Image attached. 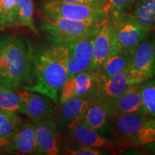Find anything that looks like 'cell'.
<instances>
[{
    "mask_svg": "<svg viewBox=\"0 0 155 155\" xmlns=\"http://www.w3.org/2000/svg\"><path fill=\"white\" fill-rule=\"evenodd\" d=\"M31 55L35 83L23 89L45 95L57 105L62 88L68 78L66 47L52 44L38 50L31 48Z\"/></svg>",
    "mask_w": 155,
    "mask_h": 155,
    "instance_id": "cell-1",
    "label": "cell"
},
{
    "mask_svg": "<svg viewBox=\"0 0 155 155\" xmlns=\"http://www.w3.org/2000/svg\"><path fill=\"white\" fill-rule=\"evenodd\" d=\"M33 72L31 47L22 36L6 34L0 37V83L16 89L32 83Z\"/></svg>",
    "mask_w": 155,
    "mask_h": 155,
    "instance_id": "cell-2",
    "label": "cell"
},
{
    "mask_svg": "<svg viewBox=\"0 0 155 155\" xmlns=\"http://www.w3.org/2000/svg\"><path fill=\"white\" fill-rule=\"evenodd\" d=\"M101 26L61 17L43 16L41 29L53 45H68L96 35Z\"/></svg>",
    "mask_w": 155,
    "mask_h": 155,
    "instance_id": "cell-3",
    "label": "cell"
},
{
    "mask_svg": "<svg viewBox=\"0 0 155 155\" xmlns=\"http://www.w3.org/2000/svg\"><path fill=\"white\" fill-rule=\"evenodd\" d=\"M108 19L113 32L111 53L121 50H134L148 37L150 32L149 29L136 21L129 13L109 10Z\"/></svg>",
    "mask_w": 155,
    "mask_h": 155,
    "instance_id": "cell-4",
    "label": "cell"
},
{
    "mask_svg": "<svg viewBox=\"0 0 155 155\" xmlns=\"http://www.w3.org/2000/svg\"><path fill=\"white\" fill-rule=\"evenodd\" d=\"M43 16L61 17L71 20L90 23L101 26L108 16V6L93 7L80 4L45 1L41 6Z\"/></svg>",
    "mask_w": 155,
    "mask_h": 155,
    "instance_id": "cell-5",
    "label": "cell"
},
{
    "mask_svg": "<svg viewBox=\"0 0 155 155\" xmlns=\"http://www.w3.org/2000/svg\"><path fill=\"white\" fill-rule=\"evenodd\" d=\"M150 118L142 113L121 114L110 116L108 124L113 137L112 147L116 145L122 148L137 145V133Z\"/></svg>",
    "mask_w": 155,
    "mask_h": 155,
    "instance_id": "cell-6",
    "label": "cell"
},
{
    "mask_svg": "<svg viewBox=\"0 0 155 155\" xmlns=\"http://www.w3.org/2000/svg\"><path fill=\"white\" fill-rule=\"evenodd\" d=\"M127 71L132 85L155 78V57L152 40L148 37L133 50Z\"/></svg>",
    "mask_w": 155,
    "mask_h": 155,
    "instance_id": "cell-7",
    "label": "cell"
},
{
    "mask_svg": "<svg viewBox=\"0 0 155 155\" xmlns=\"http://www.w3.org/2000/svg\"><path fill=\"white\" fill-rule=\"evenodd\" d=\"M20 99L19 112L31 118L34 121L53 119L55 110L52 100L45 95L28 90L18 92Z\"/></svg>",
    "mask_w": 155,
    "mask_h": 155,
    "instance_id": "cell-8",
    "label": "cell"
},
{
    "mask_svg": "<svg viewBox=\"0 0 155 155\" xmlns=\"http://www.w3.org/2000/svg\"><path fill=\"white\" fill-rule=\"evenodd\" d=\"M131 85L132 84L127 69L110 78L101 76L96 73L94 88L88 98L105 103L112 102Z\"/></svg>",
    "mask_w": 155,
    "mask_h": 155,
    "instance_id": "cell-9",
    "label": "cell"
},
{
    "mask_svg": "<svg viewBox=\"0 0 155 155\" xmlns=\"http://www.w3.org/2000/svg\"><path fill=\"white\" fill-rule=\"evenodd\" d=\"M93 39L94 37L83 39L65 46L68 55L67 63L68 78L90 70Z\"/></svg>",
    "mask_w": 155,
    "mask_h": 155,
    "instance_id": "cell-10",
    "label": "cell"
},
{
    "mask_svg": "<svg viewBox=\"0 0 155 155\" xmlns=\"http://www.w3.org/2000/svg\"><path fill=\"white\" fill-rule=\"evenodd\" d=\"M37 154L57 155L60 153L59 128L53 119L34 121Z\"/></svg>",
    "mask_w": 155,
    "mask_h": 155,
    "instance_id": "cell-11",
    "label": "cell"
},
{
    "mask_svg": "<svg viewBox=\"0 0 155 155\" xmlns=\"http://www.w3.org/2000/svg\"><path fill=\"white\" fill-rule=\"evenodd\" d=\"M96 72L86 71L68 78L64 83L59 96V103H64L78 96H90L96 83Z\"/></svg>",
    "mask_w": 155,
    "mask_h": 155,
    "instance_id": "cell-12",
    "label": "cell"
},
{
    "mask_svg": "<svg viewBox=\"0 0 155 155\" xmlns=\"http://www.w3.org/2000/svg\"><path fill=\"white\" fill-rule=\"evenodd\" d=\"M113 45V32L108 16L96 35L92 43V59L91 71H96L99 69L106 58L109 56Z\"/></svg>",
    "mask_w": 155,
    "mask_h": 155,
    "instance_id": "cell-13",
    "label": "cell"
},
{
    "mask_svg": "<svg viewBox=\"0 0 155 155\" xmlns=\"http://www.w3.org/2000/svg\"><path fill=\"white\" fill-rule=\"evenodd\" d=\"M90 104L87 96H78L62 103L58 114V126L61 131L66 130L83 119Z\"/></svg>",
    "mask_w": 155,
    "mask_h": 155,
    "instance_id": "cell-14",
    "label": "cell"
},
{
    "mask_svg": "<svg viewBox=\"0 0 155 155\" xmlns=\"http://www.w3.org/2000/svg\"><path fill=\"white\" fill-rule=\"evenodd\" d=\"M141 83L131 85L114 101L106 103L108 116L128 113H142L140 88Z\"/></svg>",
    "mask_w": 155,
    "mask_h": 155,
    "instance_id": "cell-15",
    "label": "cell"
},
{
    "mask_svg": "<svg viewBox=\"0 0 155 155\" xmlns=\"http://www.w3.org/2000/svg\"><path fill=\"white\" fill-rule=\"evenodd\" d=\"M7 151L16 154H37L34 122L22 124L12 137Z\"/></svg>",
    "mask_w": 155,
    "mask_h": 155,
    "instance_id": "cell-16",
    "label": "cell"
},
{
    "mask_svg": "<svg viewBox=\"0 0 155 155\" xmlns=\"http://www.w3.org/2000/svg\"><path fill=\"white\" fill-rule=\"evenodd\" d=\"M68 130L75 142L94 148H113L111 141L100 134L98 131L86 124L83 120L77 121L70 127Z\"/></svg>",
    "mask_w": 155,
    "mask_h": 155,
    "instance_id": "cell-17",
    "label": "cell"
},
{
    "mask_svg": "<svg viewBox=\"0 0 155 155\" xmlns=\"http://www.w3.org/2000/svg\"><path fill=\"white\" fill-rule=\"evenodd\" d=\"M133 50H121L112 52L96 71L101 76L110 78L125 71L130 63Z\"/></svg>",
    "mask_w": 155,
    "mask_h": 155,
    "instance_id": "cell-18",
    "label": "cell"
},
{
    "mask_svg": "<svg viewBox=\"0 0 155 155\" xmlns=\"http://www.w3.org/2000/svg\"><path fill=\"white\" fill-rule=\"evenodd\" d=\"M107 104L98 99H90V104L83 117V121L95 130L101 131L108 124Z\"/></svg>",
    "mask_w": 155,
    "mask_h": 155,
    "instance_id": "cell-19",
    "label": "cell"
},
{
    "mask_svg": "<svg viewBox=\"0 0 155 155\" xmlns=\"http://www.w3.org/2000/svg\"><path fill=\"white\" fill-rule=\"evenodd\" d=\"M129 14L150 31L155 30V0H137Z\"/></svg>",
    "mask_w": 155,
    "mask_h": 155,
    "instance_id": "cell-20",
    "label": "cell"
},
{
    "mask_svg": "<svg viewBox=\"0 0 155 155\" xmlns=\"http://www.w3.org/2000/svg\"><path fill=\"white\" fill-rule=\"evenodd\" d=\"M33 0H17V15L15 27H25L38 35V30L34 24Z\"/></svg>",
    "mask_w": 155,
    "mask_h": 155,
    "instance_id": "cell-21",
    "label": "cell"
},
{
    "mask_svg": "<svg viewBox=\"0 0 155 155\" xmlns=\"http://www.w3.org/2000/svg\"><path fill=\"white\" fill-rule=\"evenodd\" d=\"M140 94L142 114L155 117V78L141 83Z\"/></svg>",
    "mask_w": 155,
    "mask_h": 155,
    "instance_id": "cell-22",
    "label": "cell"
},
{
    "mask_svg": "<svg viewBox=\"0 0 155 155\" xmlns=\"http://www.w3.org/2000/svg\"><path fill=\"white\" fill-rule=\"evenodd\" d=\"M22 124L17 112L0 111V137L10 139Z\"/></svg>",
    "mask_w": 155,
    "mask_h": 155,
    "instance_id": "cell-23",
    "label": "cell"
},
{
    "mask_svg": "<svg viewBox=\"0 0 155 155\" xmlns=\"http://www.w3.org/2000/svg\"><path fill=\"white\" fill-rule=\"evenodd\" d=\"M20 99L15 88L0 83V111H19Z\"/></svg>",
    "mask_w": 155,
    "mask_h": 155,
    "instance_id": "cell-24",
    "label": "cell"
},
{
    "mask_svg": "<svg viewBox=\"0 0 155 155\" xmlns=\"http://www.w3.org/2000/svg\"><path fill=\"white\" fill-rule=\"evenodd\" d=\"M17 15V0H3L0 5V28L15 27Z\"/></svg>",
    "mask_w": 155,
    "mask_h": 155,
    "instance_id": "cell-25",
    "label": "cell"
},
{
    "mask_svg": "<svg viewBox=\"0 0 155 155\" xmlns=\"http://www.w3.org/2000/svg\"><path fill=\"white\" fill-rule=\"evenodd\" d=\"M155 141V119L151 117L143 124L137 135V144H151Z\"/></svg>",
    "mask_w": 155,
    "mask_h": 155,
    "instance_id": "cell-26",
    "label": "cell"
},
{
    "mask_svg": "<svg viewBox=\"0 0 155 155\" xmlns=\"http://www.w3.org/2000/svg\"><path fill=\"white\" fill-rule=\"evenodd\" d=\"M137 0H107L110 11L120 13H129Z\"/></svg>",
    "mask_w": 155,
    "mask_h": 155,
    "instance_id": "cell-27",
    "label": "cell"
},
{
    "mask_svg": "<svg viewBox=\"0 0 155 155\" xmlns=\"http://www.w3.org/2000/svg\"><path fill=\"white\" fill-rule=\"evenodd\" d=\"M66 154L71 155H100L102 154L101 151L96 148L84 145H80L74 149H68Z\"/></svg>",
    "mask_w": 155,
    "mask_h": 155,
    "instance_id": "cell-28",
    "label": "cell"
},
{
    "mask_svg": "<svg viewBox=\"0 0 155 155\" xmlns=\"http://www.w3.org/2000/svg\"><path fill=\"white\" fill-rule=\"evenodd\" d=\"M46 1L60 2L65 3L80 4V5H85L93 6V7H106L108 6L106 0H46Z\"/></svg>",
    "mask_w": 155,
    "mask_h": 155,
    "instance_id": "cell-29",
    "label": "cell"
},
{
    "mask_svg": "<svg viewBox=\"0 0 155 155\" xmlns=\"http://www.w3.org/2000/svg\"><path fill=\"white\" fill-rule=\"evenodd\" d=\"M10 143V139L0 137V152L4 149H7Z\"/></svg>",
    "mask_w": 155,
    "mask_h": 155,
    "instance_id": "cell-30",
    "label": "cell"
},
{
    "mask_svg": "<svg viewBox=\"0 0 155 155\" xmlns=\"http://www.w3.org/2000/svg\"><path fill=\"white\" fill-rule=\"evenodd\" d=\"M152 47H153V51H154V57H155V35L154 36V38L152 40Z\"/></svg>",
    "mask_w": 155,
    "mask_h": 155,
    "instance_id": "cell-31",
    "label": "cell"
},
{
    "mask_svg": "<svg viewBox=\"0 0 155 155\" xmlns=\"http://www.w3.org/2000/svg\"><path fill=\"white\" fill-rule=\"evenodd\" d=\"M2 2H3V0H0V5H1V4L2 3Z\"/></svg>",
    "mask_w": 155,
    "mask_h": 155,
    "instance_id": "cell-32",
    "label": "cell"
},
{
    "mask_svg": "<svg viewBox=\"0 0 155 155\" xmlns=\"http://www.w3.org/2000/svg\"><path fill=\"white\" fill-rule=\"evenodd\" d=\"M153 144V145H154V147H155V141L154 143H152V144Z\"/></svg>",
    "mask_w": 155,
    "mask_h": 155,
    "instance_id": "cell-33",
    "label": "cell"
},
{
    "mask_svg": "<svg viewBox=\"0 0 155 155\" xmlns=\"http://www.w3.org/2000/svg\"><path fill=\"white\" fill-rule=\"evenodd\" d=\"M106 1H107V0H106Z\"/></svg>",
    "mask_w": 155,
    "mask_h": 155,
    "instance_id": "cell-34",
    "label": "cell"
}]
</instances>
